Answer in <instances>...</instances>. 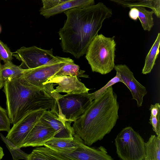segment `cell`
Segmentation results:
<instances>
[{
	"label": "cell",
	"mask_w": 160,
	"mask_h": 160,
	"mask_svg": "<svg viewBox=\"0 0 160 160\" xmlns=\"http://www.w3.org/2000/svg\"><path fill=\"white\" fill-rule=\"evenodd\" d=\"M2 65L0 62V90L3 87L4 81L3 80L2 75Z\"/></svg>",
	"instance_id": "cell-30"
},
{
	"label": "cell",
	"mask_w": 160,
	"mask_h": 160,
	"mask_svg": "<svg viewBox=\"0 0 160 160\" xmlns=\"http://www.w3.org/2000/svg\"><path fill=\"white\" fill-rule=\"evenodd\" d=\"M78 147L73 152L75 160H92L94 158L95 152L94 148L85 144L82 140L77 134L73 135Z\"/></svg>",
	"instance_id": "cell-18"
},
{
	"label": "cell",
	"mask_w": 160,
	"mask_h": 160,
	"mask_svg": "<svg viewBox=\"0 0 160 160\" xmlns=\"http://www.w3.org/2000/svg\"><path fill=\"white\" fill-rule=\"evenodd\" d=\"M119 82H121L123 83V80L120 74L116 72V76L109 80L104 86L99 89L92 93L94 100L97 99L100 96L105 92L108 87Z\"/></svg>",
	"instance_id": "cell-25"
},
{
	"label": "cell",
	"mask_w": 160,
	"mask_h": 160,
	"mask_svg": "<svg viewBox=\"0 0 160 160\" xmlns=\"http://www.w3.org/2000/svg\"><path fill=\"white\" fill-rule=\"evenodd\" d=\"M57 133V132L50 125L40 120L23 142L21 148L44 146Z\"/></svg>",
	"instance_id": "cell-11"
},
{
	"label": "cell",
	"mask_w": 160,
	"mask_h": 160,
	"mask_svg": "<svg viewBox=\"0 0 160 160\" xmlns=\"http://www.w3.org/2000/svg\"><path fill=\"white\" fill-rule=\"evenodd\" d=\"M85 71L80 70L78 65L74 63L67 62L61 68L55 75H66L77 77L89 78V76L84 74ZM54 75V76H55Z\"/></svg>",
	"instance_id": "cell-21"
},
{
	"label": "cell",
	"mask_w": 160,
	"mask_h": 160,
	"mask_svg": "<svg viewBox=\"0 0 160 160\" xmlns=\"http://www.w3.org/2000/svg\"><path fill=\"white\" fill-rule=\"evenodd\" d=\"M138 10V17L143 29L149 31L154 25L152 11L147 10L143 7L135 6Z\"/></svg>",
	"instance_id": "cell-22"
},
{
	"label": "cell",
	"mask_w": 160,
	"mask_h": 160,
	"mask_svg": "<svg viewBox=\"0 0 160 160\" xmlns=\"http://www.w3.org/2000/svg\"><path fill=\"white\" fill-rule=\"evenodd\" d=\"M149 110L151 115L150 123L152 126V129L156 135L160 137V105L157 103L154 105L151 104Z\"/></svg>",
	"instance_id": "cell-23"
},
{
	"label": "cell",
	"mask_w": 160,
	"mask_h": 160,
	"mask_svg": "<svg viewBox=\"0 0 160 160\" xmlns=\"http://www.w3.org/2000/svg\"><path fill=\"white\" fill-rule=\"evenodd\" d=\"M64 12L67 19L58 32L61 47L64 52L77 59L86 53L104 21L112 15V10L102 2L84 8H72Z\"/></svg>",
	"instance_id": "cell-1"
},
{
	"label": "cell",
	"mask_w": 160,
	"mask_h": 160,
	"mask_svg": "<svg viewBox=\"0 0 160 160\" xmlns=\"http://www.w3.org/2000/svg\"><path fill=\"white\" fill-rule=\"evenodd\" d=\"M13 54L8 46L0 40V60L4 63L12 62Z\"/></svg>",
	"instance_id": "cell-27"
},
{
	"label": "cell",
	"mask_w": 160,
	"mask_h": 160,
	"mask_svg": "<svg viewBox=\"0 0 160 160\" xmlns=\"http://www.w3.org/2000/svg\"><path fill=\"white\" fill-rule=\"evenodd\" d=\"M66 63L67 62H60L24 70L20 77L33 86L44 88V83L50 78L54 76Z\"/></svg>",
	"instance_id": "cell-9"
},
{
	"label": "cell",
	"mask_w": 160,
	"mask_h": 160,
	"mask_svg": "<svg viewBox=\"0 0 160 160\" xmlns=\"http://www.w3.org/2000/svg\"><path fill=\"white\" fill-rule=\"evenodd\" d=\"M1 27L0 25V33L1 32Z\"/></svg>",
	"instance_id": "cell-32"
},
{
	"label": "cell",
	"mask_w": 160,
	"mask_h": 160,
	"mask_svg": "<svg viewBox=\"0 0 160 160\" xmlns=\"http://www.w3.org/2000/svg\"><path fill=\"white\" fill-rule=\"evenodd\" d=\"M24 71L19 66L16 65L12 62L4 63L2 65V75L5 82L21 77Z\"/></svg>",
	"instance_id": "cell-20"
},
{
	"label": "cell",
	"mask_w": 160,
	"mask_h": 160,
	"mask_svg": "<svg viewBox=\"0 0 160 160\" xmlns=\"http://www.w3.org/2000/svg\"><path fill=\"white\" fill-rule=\"evenodd\" d=\"M144 147V160H160V137L151 135Z\"/></svg>",
	"instance_id": "cell-17"
},
{
	"label": "cell",
	"mask_w": 160,
	"mask_h": 160,
	"mask_svg": "<svg viewBox=\"0 0 160 160\" xmlns=\"http://www.w3.org/2000/svg\"><path fill=\"white\" fill-rule=\"evenodd\" d=\"M40 120L48 124L57 132L54 138H73L75 133L71 125L72 122H63L52 110H46Z\"/></svg>",
	"instance_id": "cell-13"
},
{
	"label": "cell",
	"mask_w": 160,
	"mask_h": 160,
	"mask_svg": "<svg viewBox=\"0 0 160 160\" xmlns=\"http://www.w3.org/2000/svg\"><path fill=\"white\" fill-rule=\"evenodd\" d=\"M4 155L2 148L0 146V160L1 159Z\"/></svg>",
	"instance_id": "cell-31"
},
{
	"label": "cell",
	"mask_w": 160,
	"mask_h": 160,
	"mask_svg": "<svg viewBox=\"0 0 160 160\" xmlns=\"http://www.w3.org/2000/svg\"><path fill=\"white\" fill-rule=\"evenodd\" d=\"M44 146L57 152L64 153H70L75 150L78 147L77 142L73 138H53L46 142Z\"/></svg>",
	"instance_id": "cell-15"
},
{
	"label": "cell",
	"mask_w": 160,
	"mask_h": 160,
	"mask_svg": "<svg viewBox=\"0 0 160 160\" xmlns=\"http://www.w3.org/2000/svg\"><path fill=\"white\" fill-rule=\"evenodd\" d=\"M124 8L141 6L151 8L158 18L160 17V0H109Z\"/></svg>",
	"instance_id": "cell-16"
},
{
	"label": "cell",
	"mask_w": 160,
	"mask_h": 160,
	"mask_svg": "<svg viewBox=\"0 0 160 160\" xmlns=\"http://www.w3.org/2000/svg\"><path fill=\"white\" fill-rule=\"evenodd\" d=\"M114 38V36L106 37L98 34L90 43L85 57L92 72L104 75L114 69L116 46Z\"/></svg>",
	"instance_id": "cell-4"
},
{
	"label": "cell",
	"mask_w": 160,
	"mask_h": 160,
	"mask_svg": "<svg viewBox=\"0 0 160 160\" xmlns=\"http://www.w3.org/2000/svg\"><path fill=\"white\" fill-rule=\"evenodd\" d=\"M13 55L21 61L19 66L24 70L62 62H74L70 58L54 56L52 49L45 50L34 46L21 47L13 52Z\"/></svg>",
	"instance_id": "cell-7"
},
{
	"label": "cell",
	"mask_w": 160,
	"mask_h": 160,
	"mask_svg": "<svg viewBox=\"0 0 160 160\" xmlns=\"http://www.w3.org/2000/svg\"><path fill=\"white\" fill-rule=\"evenodd\" d=\"M67 0H42L43 6L40 9H49Z\"/></svg>",
	"instance_id": "cell-28"
},
{
	"label": "cell",
	"mask_w": 160,
	"mask_h": 160,
	"mask_svg": "<svg viewBox=\"0 0 160 160\" xmlns=\"http://www.w3.org/2000/svg\"><path fill=\"white\" fill-rule=\"evenodd\" d=\"M130 8V10L129 12V17L130 18L134 21L137 20L138 18V9L135 7Z\"/></svg>",
	"instance_id": "cell-29"
},
{
	"label": "cell",
	"mask_w": 160,
	"mask_h": 160,
	"mask_svg": "<svg viewBox=\"0 0 160 160\" xmlns=\"http://www.w3.org/2000/svg\"><path fill=\"white\" fill-rule=\"evenodd\" d=\"M3 87L7 111L13 125L29 112L41 109L53 110L55 99L52 97L53 88L49 84L41 88L20 77L5 81Z\"/></svg>",
	"instance_id": "cell-3"
},
{
	"label": "cell",
	"mask_w": 160,
	"mask_h": 160,
	"mask_svg": "<svg viewBox=\"0 0 160 160\" xmlns=\"http://www.w3.org/2000/svg\"><path fill=\"white\" fill-rule=\"evenodd\" d=\"M119 109L117 95L112 86H110L92 101L72 126L84 143L91 146L111 132L119 118Z\"/></svg>",
	"instance_id": "cell-2"
},
{
	"label": "cell",
	"mask_w": 160,
	"mask_h": 160,
	"mask_svg": "<svg viewBox=\"0 0 160 160\" xmlns=\"http://www.w3.org/2000/svg\"><path fill=\"white\" fill-rule=\"evenodd\" d=\"M160 44V33H158L154 42L146 57L142 73L146 74L151 72L155 64L156 60L159 53Z\"/></svg>",
	"instance_id": "cell-19"
},
{
	"label": "cell",
	"mask_w": 160,
	"mask_h": 160,
	"mask_svg": "<svg viewBox=\"0 0 160 160\" xmlns=\"http://www.w3.org/2000/svg\"><path fill=\"white\" fill-rule=\"evenodd\" d=\"M46 110L41 109L29 112L22 118L8 132L6 137L19 148L29 132L39 122Z\"/></svg>",
	"instance_id": "cell-8"
},
{
	"label": "cell",
	"mask_w": 160,
	"mask_h": 160,
	"mask_svg": "<svg viewBox=\"0 0 160 160\" xmlns=\"http://www.w3.org/2000/svg\"><path fill=\"white\" fill-rule=\"evenodd\" d=\"M11 123L7 110L0 106V131L8 132L11 128Z\"/></svg>",
	"instance_id": "cell-26"
},
{
	"label": "cell",
	"mask_w": 160,
	"mask_h": 160,
	"mask_svg": "<svg viewBox=\"0 0 160 160\" xmlns=\"http://www.w3.org/2000/svg\"><path fill=\"white\" fill-rule=\"evenodd\" d=\"M93 100L92 93L88 92L60 94L55 99L52 111L63 122H74L83 114Z\"/></svg>",
	"instance_id": "cell-5"
},
{
	"label": "cell",
	"mask_w": 160,
	"mask_h": 160,
	"mask_svg": "<svg viewBox=\"0 0 160 160\" xmlns=\"http://www.w3.org/2000/svg\"><path fill=\"white\" fill-rule=\"evenodd\" d=\"M144 144L142 136L130 126L122 129L115 139L116 153L122 160H144Z\"/></svg>",
	"instance_id": "cell-6"
},
{
	"label": "cell",
	"mask_w": 160,
	"mask_h": 160,
	"mask_svg": "<svg viewBox=\"0 0 160 160\" xmlns=\"http://www.w3.org/2000/svg\"><path fill=\"white\" fill-rule=\"evenodd\" d=\"M51 83L58 85L53 92H65L67 94L88 93L89 89L80 82L77 77L66 75L53 76L50 78L45 84Z\"/></svg>",
	"instance_id": "cell-12"
},
{
	"label": "cell",
	"mask_w": 160,
	"mask_h": 160,
	"mask_svg": "<svg viewBox=\"0 0 160 160\" xmlns=\"http://www.w3.org/2000/svg\"><path fill=\"white\" fill-rule=\"evenodd\" d=\"M114 68L120 74L123 83L130 90L132 99L136 101L138 107L142 106L143 97L147 93L145 87L136 80L133 73L126 65H115Z\"/></svg>",
	"instance_id": "cell-10"
},
{
	"label": "cell",
	"mask_w": 160,
	"mask_h": 160,
	"mask_svg": "<svg viewBox=\"0 0 160 160\" xmlns=\"http://www.w3.org/2000/svg\"><path fill=\"white\" fill-rule=\"evenodd\" d=\"M0 136L1 139L6 144L11 153L13 160L24 159L28 160V154L24 152L1 133H0Z\"/></svg>",
	"instance_id": "cell-24"
},
{
	"label": "cell",
	"mask_w": 160,
	"mask_h": 160,
	"mask_svg": "<svg viewBox=\"0 0 160 160\" xmlns=\"http://www.w3.org/2000/svg\"><path fill=\"white\" fill-rule=\"evenodd\" d=\"M94 0H68L49 9H40V14L46 18L73 8H84L94 4Z\"/></svg>",
	"instance_id": "cell-14"
}]
</instances>
